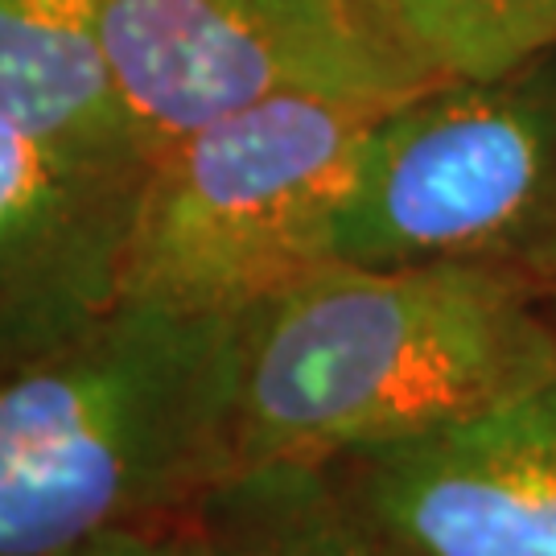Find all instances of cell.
Wrapping results in <instances>:
<instances>
[{
  "mask_svg": "<svg viewBox=\"0 0 556 556\" xmlns=\"http://www.w3.org/2000/svg\"><path fill=\"white\" fill-rule=\"evenodd\" d=\"M556 379V298L454 264H321L239 314L236 470L417 438Z\"/></svg>",
  "mask_w": 556,
  "mask_h": 556,
  "instance_id": "1",
  "label": "cell"
},
{
  "mask_svg": "<svg viewBox=\"0 0 556 556\" xmlns=\"http://www.w3.org/2000/svg\"><path fill=\"white\" fill-rule=\"evenodd\" d=\"M239 314L124 298L0 367V556L161 532L236 470Z\"/></svg>",
  "mask_w": 556,
  "mask_h": 556,
  "instance_id": "2",
  "label": "cell"
},
{
  "mask_svg": "<svg viewBox=\"0 0 556 556\" xmlns=\"http://www.w3.org/2000/svg\"><path fill=\"white\" fill-rule=\"evenodd\" d=\"M396 100L277 96L153 157L124 264V298L248 314L330 264L363 144Z\"/></svg>",
  "mask_w": 556,
  "mask_h": 556,
  "instance_id": "3",
  "label": "cell"
},
{
  "mask_svg": "<svg viewBox=\"0 0 556 556\" xmlns=\"http://www.w3.org/2000/svg\"><path fill=\"white\" fill-rule=\"evenodd\" d=\"M334 260L486 268L556 298V50L392 103L338 206Z\"/></svg>",
  "mask_w": 556,
  "mask_h": 556,
  "instance_id": "4",
  "label": "cell"
},
{
  "mask_svg": "<svg viewBox=\"0 0 556 556\" xmlns=\"http://www.w3.org/2000/svg\"><path fill=\"white\" fill-rule=\"evenodd\" d=\"M100 29L149 161L277 96L404 100L438 83L371 0H103Z\"/></svg>",
  "mask_w": 556,
  "mask_h": 556,
  "instance_id": "5",
  "label": "cell"
},
{
  "mask_svg": "<svg viewBox=\"0 0 556 556\" xmlns=\"http://www.w3.org/2000/svg\"><path fill=\"white\" fill-rule=\"evenodd\" d=\"M326 470L408 556H556V379Z\"/></svg>",
  "mask_w": 556,
  "mask_h": 556,
  "instance_id": "6",
  "label": "cell"
},
{
  "mask_svg": "<svg viewBox=\"0 0 556 556\" xmlns=\"http://www.w3.org/2000/svg\"><path fill=\"white\" fill-rule=\"evenodd\" d=\"M149 165L0 116V367L124 301Z\"/></svg>",
  "mask_w": 556,
  "mask_h": 556,
  "instance_id": "7",
  "label": "cell"
},
{
  "mask_svg": "<svg viewBox=\"0 0 556 556\" xmlns=\"http://www.w3.org/2000/svg\"><path fill=\"white\" fill-rule=\"evenodd\" d=\"M161 532L174 556H408L318 462L239 466Z\"/></svg>",
  "mask_w": 556,
  "mask_h": 556,
  "instance_id": "8",
  "label": "cell"
},
{
  "mask_svg": "<svg viewBox=\"0 0 556 556\" xmlns=\"http://www.w3.org/2000/svg\"><path fill=\"white\" fill-rule=\"evenodd\" d=\"M100 25L103 0H0V116L41 137L140 153Z\"/></svg>",
  "mask_w": 556,
  "mask_h": 556,
  "instance_id": "9",
  "label": "cell"
},
{
  "mask_svg": "<svg viewBox=\"0 0 556 556\" xmlns=\"http://www.w3.org/2000/svg\"><path fill=\"white\" fill-rule=\"evenodd\" d=\"M438 79L498 75L556 50V0H371Z\"/></svg>",
  "mask_w": 556,
  "mask_h": 556,
  "instance_id": "10",
  "label": "cell"
},
{
  "mask_svg": "<svg viewBox=\"0 0 556 556\" xmlns=\"http://www.w3.org/2000/svg\"><path fill=\"white\" fill-rule=\"evenodd\" d=\"M75 556H174L165 532H119V536L96 540Z\"/></svg>",
  "mask_w": 556,
  "mask_h": 556,
  "instance_id": "11",
  "label": "cell"
}]
</instances>
